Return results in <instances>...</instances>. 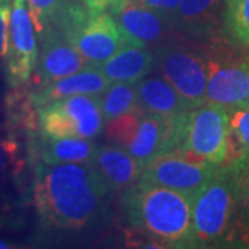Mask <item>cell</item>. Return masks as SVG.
Returning a JSON list of instances; mask_svg holds the SVG:
<instances>
[{"label": "cell", "mask_w": 249, "mask_h": 249, "mask_svg": "<svg viewBox=\"0 0 249 249\" xmlns=\"http://www.w3.org/2000/svg\"><path fill=\"white\" fill-rule=\"evenodd\" d=\"M142 115L144 112H126L108 121L106 126V137L108 142L112 145L127 150L140 127Z\"/></svg>", "instance_id": "obj_22"}, {"label": "cell", "mask_w": 249, "mask_h": 249, "mask_svg": "<svg viewBox=\"0 0 249 249\" xmlns=\"http://www.w3.org/2000/svg\"><path fill=\"white\" fill-rule=\"evenodd\" d=\"M238 107H242V108H249V96L247 98H245V100H244V101H242V103H241L240 106H238Z\"/></svg>", "instance_id": "obj_30"}, {"label": "cell", "mask_w": 249, "mask_h": 249, "mask_svg": "<svg viewBox=\"0 0 249 249\" xmlns=\"http://www.w3.org/2000/svg\"><path fill=\"white\" fill-rule=\"evenodd\" d=\"M136 1L154 11H158L163 17L168 18L176 28L178 6L181 0H136Z\"/></svg>", "instance_id": "obj_26"}, {"label": "cell", "mask_w": 249, "mask_h": 249, "mask_svg": "<svg viewBox=\"0 0 249 249\" xmlns=\"http://www.w3.org/2000/svg\"><path fill=\"white\" fill-rule=\"evenodd\" d=\"M155 67L183 96L191 109L206 103L208 57L186 45H163L154 53Z\"/></svg>", "instance_id": "obj_5"}, {"label": "cell", "mask_w": 249, "mask_h": 249, "mask_svg": "<svg viewBox=\"0 0 249 249\" xmlns=\"http://www.w3.org/2000/svg\"><path fill=\"white\" fill-rule=\"evenodd\" d=\"M229 115L231 142L223 165H245L249 162V108H230Z\"/></svg>", "instance_id": "obj_20"}, {"label": "cell", "mask_w": 249, "mask_h": 249, "mask_svg": "<svg viewBox=\"0 0 249 249\" xmlns=\"http://www.w3.org/2000/svg\"><path fill=\"white\" fill-rule=\"evenodd\" d=\"M248 58H249V55H248Z\"/></svg>", "instance_id": "obj_31"}, {"label": "cell", "mask_w": 249, "mask_h": 249, "mask_svg": "<svg viewBox=\"0 0 249 249\" xmlns=\"http://www.w3.org/2000/svg\"><path fill=\"white\" fill-rule=\"evenodd\" d=\"M223 0H181L176 28L194 40H212L223 25Z\"/></svg>", "instance_id": "obj_13"}, {"label": "cell", "mask_w": 249, "mask_h": 249, "mask_svg": "<svg viewBox=\"0 0 249 249\" xmlns=\"http://www.w3.org/2000/svg\"><path fill=\"white\" fill-rule=\"evenodd\" d=\"M111 188L94 163L36 168L35 206L42 222L57 229H82L101 214Z\"/></svg>", "instance_id": "obj_1"}, {"label": "cell", "mask_w": 249, "mask_h": 249, "mask_svg": "<svg viewBox=\"0 0 249 249\" xmlns=\"http://www.w3.org/2000/svg\"><path fill=\"white\" fill-rule=\"evenodd\" d=\"M101 111L104 121L108 122L116 116L126 112H144L140 103L134 83L127 82H114L109 85L103 94H100Z\"/></svg>", "instance_id": "obj_19"}, {"label": "cell", "mask_w": 249, "mask_h": 249, "mask_svg": "<svg viewBox=\"0 0 249 249\" xmlns=\"http://www.w3.org/2000/svg\"><path fill=\"white\" fill-rule=\"evenodd\" d=\"M229 108L216 103H205L190 111L187 139L181 151L220 166L230 147Z\"/></svg>", "instance_id": "obj_6"}, {"label": "cell", "mask_w": 249, "mask_h": 249, "mask_svg": "<svg viewBox=\"0 0 249 249\" xmlns=\"http://www.w3.org/2000/svg\"><path fill=\"white\" fill-rule=\"evenodd\" d=\"M116 25L129 45L147 49L162 43L175 28L166 17L136 0H124L109 9Z\"/></svg>", "instance_id": "obj_10"}, {"label": "cell", "mask_w": 249, "mask_h": 249, "mask_svg": "<svg viewBox=\"0 0 249 249\" xmlns=\"http://www.w3.org/2000/svg\"><path fill=\"white\" fill-rule=\"evenodd\" d=\"M237 165H220L194 198L193 224L196 247H212L230 231L237 211Z\"/></svg>", "instance_id": "obj_3"}, {"label": "cell", "mask_w": 249, "mask_h": 249, "mask_svg": "<svg viewBox=\"0 0 249 249\" xmlns=\"http://www.w3.org/2000/svg\"><path fill=\"white\" fill-rule=\"evenodd\" d=\"M223 25L234 43L249 46V0H226Z\"/></svg>", "instance_id": "obj_21"}, {"label": "cell", "mask_w": 249, "mask_h": 249, "mask_svg": "<svg viewBox=\"0 0 249 249\" xmlns=\"http://www.w3.org/2000/svg\"><path fill=\"white\" fill-rule=\"evenodd\" d=\"M124 206L132 226L165 247H196L191 196L139 180L127 188Z\"/></svg>", "instance_id": "obj_2"}, {"label": "cell", "mask_w": 249, "mask_h": 249, "mask_svg": "<svg viewBox=\"0 0 249 249\" xmlns=\"http://www.w3.org/2000/svg\"><path fill=\"white\" fill-rule=\"evenodd\" d=\"M206 57V103L222 104L229 109L238 107L249 96V58L227 61L212 53H208Z\"/></svg>", "instance_id": "obj_11"}, {"label": "cell", "mask_w": 249, "mask_h": 249, "mask_svg": "<svg viewBox=\"0 0 249 249\" xmlns=\"http://www.w3.org/2000/svg\"><path fill=\"white\" fill-rule=\"evenodd\" d=\"M93 68L53 25H49L37 35V61L34 82L36 86H43L54 80Z\"/></svg>", "instance_id": "obj_9"}, {"label": "cell", "mask_w": 249, "mask_h": 249, "mask_svg": "<svg viewBox=\"0 0 249 249\" xmlns=\"http://www.w3.org/2000/svg\"><path fill=\"white\" fill-rule=\"evenodd\" d=\"M10 16H11L10 0H0V61L6 57L9 49Z\"/></svg>", "instance_id": "obj_27"}, {"label": "cell", "mask_w": 249, "mask_h": 249, "mask_svg": "<svg viewBox=\"0 0 249 249\" xmlns=\"http://www.w3.org/2000/svg\"><path fill=\"white\" fill-rule=\"evenodd\" d=\"M82 1L91 14H98V13L112 9L114 6L122 3L124 0H82Z\"/></svg>", "instance_id": "obj_28"}, {"label": "cell", "mask_w": 249, "mask_h": 249, "mask_svg": "<svg viewBox=\"0 0 249 249\" xmlns=\"http://www.w3.org/2000/svg\"><path fill=\"white\" fill-rule=\"evenodd\" d=\"M98 145L90 139L64 137L52 139L43 136L39 144V155L46 165L61 163H93L97 155Z\"/></svg>", "instance_id": "obj_17"}, {"label": "cell", "mask_w": 249, "mask_h": 249, "mask_svg": "<svg viewBox=\"0 0 249 249\" xmlns=\"http://www.w3.org/2000/svg\"><path fill=\"white\" fill-rule=\"evenodd\" d=\"M134 86L140 106L148 114L169 116L191 109L183 96L163 76L142 78Z\"/></svg>", "instance_id": "obj_15"}, {"label": "cell", "mask_w": 249, "mask_h": 249, "mask_svg": "<svg viewBox=\"0 0 249 249\" xmlns=\"http://www.w3.org/2000/svg\"><path fill=\"white\" fill-rule=\"evenodd\" d=\"M237 211H238V226L245 232V235H249V162L238 166Z\"/></svg>", "instance_id": "obj_24"}, {"label": "cell", "mask_w": 249, "mask_h": 249, "mask_svg": "<svg viewBox=\"0 0 249 249\" xmlns=\"http://www.w3.org/2000/svg\"><path fill=\"white\" fill-rule=\"evenodd\" d=\"M154 65L155 57L152 52L127 43L114 57L101 64L98 70L107 76L111 83H136L145 78L152 71Z\"/></svg>", "instance_id": "obj_16"}, {"label": "cell", "mask_w": 249, "mask_h": 249, "mask_svg": "<svg viewBox=\"0 0 249 249\" xmlns=\"http://www.w3.org/2000/svg\"><path fill=\"white\" fill-rule=\"evenodd\" d=\"M18 144L13 139L0 137V181L11 175L18 163Z\"/></svg>", "instance_id": "obj_25"}, {"label": "cell", "mask_w": 249, "mask_h": 249, "mask_svg": "<svg viewBox=\"0 0 249 249\" xmlns=\"http://www.w3.org/2000/svg\"><path fill=\"white\" fill-rule=\"evenodd\" d=\"M111 82L98 68H88L43 86H36L29 94L32 106L40 108L60 98L78 94H103Z\"/></svg>", "instance_id": "obj_12"}, {"label": "cell", "mask_w": 249, "mask_h": 249, "mask_svg": "<svg viewBox=\"0 0 249 249\" xmlns=\"http://www.w3.org/2000/svg\"><path fill=\"white\" fill-rule=\"evenodd\" d=\"M169 116L148 112L142 115L140 127L127 148L142 168L160 154L168 130Z\"/></svg>", "instance_id": "obj_18"}, {"label": "cell", "mask_w": 249, "mask_h": 249, "mask_svg": "<svg viewBox=\"0 0 249 249\" xmlns=\"http://www.w3.org/2000/svg\"><path fill=\"white\" fill-rule=\"evenodd\" d=\"M217 165L209 163L183 151L162 154L142 168L139 180L166 187L193 199L212 178Z\"/></svg>", "instance_id": "obj_7"}, {"label": "cell", "mask_w": 249, "mask_h": 249, "mask_svg": "<svg viewBox=\"0 0 249 249\" xmlns=\"http://www.w3.org/2000/svg\"><path fill=\"white\" fill-rule=\"evenodd\" d=\"M10 248H13V247L10 245L9 242H6V241L0 238V249H10Z\"/></svg>", "instance_id": "obj_29"}, {"label": "cell", "mask_w": 249, "mask_h": 249, "mask_svg": "<svg viewBox=\"0 0 249 249\" xmlns=\"http://www.w3.org/2000/svg\"><path fill=\"white\" fill-rule=\"evenodd\" d=\"M43 136L52 139H93L104 127L100 94H78L60 98L37 108Z\"/></svg>", "instance_id": "obj_4"}, {"label": "cell", "mask_w": 249, "mask_h": 249, "mask_svg": "<svg viewBox=\"0 0 249 249\" xmlns=\"http://www.w3.org/2000/svg\"><path fill=\"white\" fill-rule=\"evenodd\" d=\"M93 163L114 191H122L134 186L142 172V163L127 150L118 145L98 147Z\"/></svg>", "instance_id": "obj_14"}, {"label": "cell", "mask_w": 249, "mask_h": 249, "mask_svg": "<svg viewBox=\"0 0 249 249\" xmlns=\"http://www.w3.org/2000/svg\"><path fill=\"white\" fill-rule=\"evenodd\" d=\"M6 60L10 88L22 86L35 71L37 61V36L27 0H13Z\"/></svg>", "instance_id": "obj_8"}, {"label": "cell", "mask_w": 249, "mask_h": 249, "mask_svg": "<svg viewBox=\"0 0 249 249\" xmlns=\"http://www.w3.org/2000/svg\"><path fill=\"white\" fill-rule=\"evenodd\" d=\"M71 0H27L29 14L35 25L36 36L42 34L58 11Z\"/></svg>", "instance_id": "obj_23"}]
</instances>
